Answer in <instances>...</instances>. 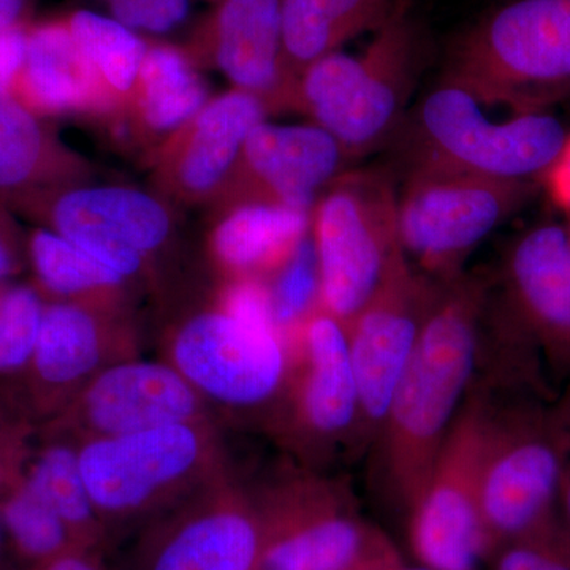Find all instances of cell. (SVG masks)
<instances>
[{"label": "cell", "instance_id": "obj_1", "mask_svg": "<svg viewBox=\"0 0 570 570\" xmlns=\"http://www.w3.org/2000/svg\"><path fill=\"white\" fill-rule=\"evenodd\" d=\"M489 295L482 277L464 273L439 284L393 393L377 445L384 489L406 515L478 377Z\"/></svg>", "mask_w": 570, "mask_h": 570}, {"label": "cell", "instance_id": "obj_2", "mask_svg": "<svg viewBox=\"0 0 570 570\" xmlns=\"http://www.w3.org/2000/svg\"><path fill=\"white\" fill-rule=\"evenodd\" d=\"M422 66V37L406 2L358 56L332 52L296 81L295 112L336 138L348 157L376 148L406 111Z\"/></svg>", "mask_w": 570, "mask_h": 570}, {"label": "cell", "instance_id": "obj_3", "mask_svg": "<svg viewBox=\"0 0 570 570\" xmlns=\"http://www.w3.org/2000/svg\"><path fill=\"white\" fill-rule=\"evenodd\" d=\"M444 80L485 105L539 111L570 91V0H509L456 40Z\"/></svg>", "mask_w": 570, "mask_h": 570}, {"label": "cell", "instance_id": "obj_4", "mask_svg": "<svg viewBox=\"0 0 570 570\" xmlns=\"http://www.w3.org/2000/svg\"><path fill=\"white\" fill-rule=\"evenodd\" d=\"M480 474L490 560L502 546L557 519L568 426L532 397L491 390Z\"/></svg>", "mask_w": 570, "mask_h": 570}, {"label": "cell", "instance_id": "obj_5", "mask_svg": "<svg viewBox=\"0 0 570 570\" xmlns=\"http://www.w3.org/2000/svg\"><path fill=\"white\" fill-rule=\"evenodd\" d=\"M82 478L105 531L176 508L202 489L216 444L205 422L97 438L78 445Z\"/></svg>", "mask_w": 570, "mask_h": 570}, {"label": "cell", "instance_id": "obj_6", "mask_svg": "<svg viewBox=\"0 0 570 570\" xmlns=\"http://www.w3.org/2000/svg\"><path fill=\"white\" fill-rule=\"evenodd\" d=\"M534 189V183L499 181L417 160L397 195L403 253L431 279H453L472 250L530 200Z\"/></svg>", "mask_w": 570, "mask_h": 570}, {"label": "cell", "instance_id": "obj_7", "mask_svg": "<svg viewBox=\"0 0 570 570\" xmlns=\"http://www.w3.org/2000/svg\"><path fill=\"white\" fill-rule=\"evenodd\" d=\"M311 234L321 272V306L348 330L403 250L397 194L389 176L341 175L314 205Z\"/></svg>", "mask_w": 570, "mask_h": 570}, {"label": "cell", "instance_id": "obj_8", "mask_svg": "<svg viewBox=\"0 0 570 570\" xmlns=\"http://www.w3.org/2000/svg\"><path fill=\"white\" fill-rule=\"evenodd\" d=\"M482 105L474 94L448 80L428 92L419 111L425 149L419 160L499 181L542 179L568 141L560 119L530 111L493 121Z\"/></svg>", "mask_w": 570, "mask_h": 570}, {"label": "cell", "instance_id": "obj_9", "mask_svg": "<svg viewBox=\"0 0 570 570\" xmlns=\"http://www.w3.org/2000/svg\"><path fill=\"white\" fill-rule=\"evenodd\" d=\"M257 505L264 528L258 570H365L400 554L363 519L343 480L299 475Z\"/></svg>", "mask_w": 570, "mask_h": 570}, {"label": "cell", "instance_id": "obj_10", "mask_svg": "<svg viewBox=\"0 0 570 570\" xmlns=\"http://www.w3.org/2000/svg\"><path fill=\"white\" fill-rule=\"evenodd\" d=\"M487 406L489 392L475 379L422 493L406 515L412 553L426 568L479 570L490 560L480 512Z\"/></svg>", "mask_w": 570, "mask_h": 570}, {"label": "cell", "instance_id": "obj_11", "mask_svg": "<svg viewBox=\"0 0 570 570\" xmlns=\"http://www.w3.org/2000/svg\"><path fill=\"white\" fill-rule=\"evenodd\" d=\"M18 214L69 239L127 281L151 275L179 227L176 206L156 193L118 184L66 187Z\"/></svg>", "mask_w": 570, "mask_h": 570}, {"label": "cell", "instance_id": "obj_12", "mask_svg": "<svg viewBox=\"0 0 570 570\" xmlns=\"http://www.w3.org/2000/svg\"><path fill=\"white\" fill-rule=\"evenodd\" d=\"M439 284L415 269L401 250L376 294L348 326L360 403L358 452L381 438L393 393L417 346Z\"/></svg>", "mask_w": 570, "mask_h": 570}, {"label": "cell", "instance_id": "obj_13", "mask_svg": "<svg viewBox=\"0 0 570 570\" xmlns=\"http://www.w3.org/2000/svg\"><path fill=\"white\" fill-rule=\"evenodd\" d=\"M171 365L198 395L232 409H255L283 396L287 343L275 328L246 324L219 307L184 321L171 341Z\"/></svg>", "mask_w": 570, "mask_h": 570}, {"label": "cell", "instance_id": "obj_14", "mask_svg": "<svg viewBox=\"0 0 570 570\" xmlns=\"http://www.w3.org/2000/svg\"><path fill=\"white\" fill-rule=\"evenodd\" d=\"M257 97L230 89L146 156L153 193L181 208H214L235 176L247 137L268 118Z\"/></svg>", "mask_w": 570, "mask_h": 570}, {"label": "cell", "instance_id": "obj_15", "mask_svg": "<svg viewBox=\"0 0 570 570\" xmlns=\"http://www.w3.org/2000/svg\"><path fill=\"white\" fill-rule=\"evenodd\" d=\"M296 332L303 358L285 385V436L314 461L344 449L358 452L360 403L346 326L321 306Z\"/></svg>", "mask_w": 570, "mask_h": 570}, {"label": "cell", "instance_id": "obj_16", "mask_svg": "<svg viewBox=\"0 0 570 570\" xmlns=\"http://www.w3.org/2000/svg\"><path fill=\"white\" fill-rule=\"evenodd\" d=\"M283 0H217L181 45L198 69H216L269 115L295 112L296 81L285 67Z\"/></svg>", "mask_w": 570, "mask_h": 570}, {"label": "cell", "instance_id": "obj_17", "mask_svg": "<svg viewBox=\"0 0 570 570\" xmlns=\"http://www.w3.org/2000/svg\"><path fill=\"white\" fill-rule=\"evenodd\" d=\"M205 400L174 365L116 360L86 382L59 422L82 441L204 422Z\"/></svg>", "mask_w": 570, "mask_h": 570}, {"label": "cell", "instance_id": "obj_18", "mask_svg": "<svg viewBox=\"0 0 570 570\" xmlns=\"http://www.w3.org/2000/svg\"><path fill=\"white\" fill-rule=\"evenodd\" d=\"M264 528L257 501L232 487L202 489L149 539L142 570H258Z\"/></svg>", "mask_w": 570, "mask_h": 570}, {"label": "cell", "instance_id": "obj_19", "mask_svg": "<svg viewBox=\"0 0 570 570\" xmlns=\"http://www.w3.org/2000/svg\"><path fill=\"white\" fill-rule=\"evenodd\" d=\"M347 159L336 138L316 124L264 121L247 137L235 176L213 212L239 202L313 209Z\"/></svg>", "mask_w": 570, "mask_h": 570}, {"label": "cell", "instance_id": "obj_20", "mask_svg": "<svg viewBox=\"0 0 570 570\" xmlns=\"http://www.w3.org/2000/svg\"><path fill=\"white\" fill-rule=\"evenodd\" d=\"M538 354L570 376V247L566 227L543 224L520 236L504 266V302Z\"/></svg>", "mask_w": 570, "mask_h": 570}, {"label": "cell", "instance_id": "obj_21", "mask_svg": "<svg viewBox=\"0 0 570 570\" xmlns=\"http://www.w3.org/2000/svg\"><path fill=\"white\" fill-rule=\"evenodd\" d=\"M122 311L47 302L39 341L28 370L29 387L41 412H61L89 379L110 365L122 326Z\"/></svg>", "mask_w": 570, "mask_h": 570}, {"label": "cell", "instance_id": "obj_22", "mask_svg": "<svg viewBox=\"0 0 570 570\" xmlns=\"http://www.w3.org/2000/svg\"><path fill=\"white\" fill-rule=\"evenodd\" d=\"M91 175L48 119L0 91V204L20 213L43 195L91 183Z\"/></svg>", "mask_w": 570, "mask_h": 570}, {"label": "cell", "instance_id": "obj_23", "mask_svg": "<svg viewBox=\"0 0 570 570\" xmlns=\"http://www.w3.org/2000/svg\"><path fill=\"white\" fill-rule=\"evenodd\" d=\"M208 100V82L181 45L146 40L132 97L122 118L110 126L112 137L148 156Z\"/></svg>", "mask_w": 570, "mask_h": 570}, {"label": "cell", "instance_id": "obj_24", "mask_svg": "<svg viewBox=\"0 0 570 570\" xmlns=\"http://www.w3.org/2000/svg\"><path fill=\"white\" fill-rule=\"evenodd\" d=\"M11 94L45 119H110L102 91L63 17L28 26L24 62Z\"/></svg>", "mask_w": 570, "mask_h": 570}, {"label": "cell", "instance_id": "obj_25", "mask_svg": "<svg viewBox=\"0 0 570 570\" xmlns=\"http://www.w3.org/2000/svg\"><path fill=\"white\" fill-rule=\"evenodd\" d=\"M214 213L208 249L228 279H266L311 232L313 209L239 202Z\"/></svg>", "mask_w": 570, "mask_h": 570}, {"label": "cell", "instance_id": "obj_26", "mask_svg": "<svg viewBox=\"0 0 570 570\" xmlns=\"http://www.w3.org/2000/svg\"><path fill=\"white\" fill-rule=\"evenodd\" d=\"M395 6V0H283L284 59L292 80L360 33L376 32Z\"/></svg>", "mask_w": 570, "mask_h": 570}, {"label": "cell", "instance_id": "obj_27", "mask_svg": "<svg viewBox=\"0 0 570 570\" xmlns=\"http://www.w3.org/2000/svg\"><path fill=\"white\" fill-rule=\"evenodd\" d=\"M28 262L41 295L51 302L124 311L126 277L50 228L36 227L26 236Z\"/></svg>", "mask_w": 570, "mask_h": 570}, {"label": "cell", "instance_id": "obj_28", "mask_svg": "<svg viewBox=\"0 0 570 570\" xmlns=\"http://www.w3.org/2000/svg\"><path fill=\"white\" fill-rule=\"evenodd\" d=\"M110 110L108 126L118 122L132 97L145 55L146 39L121 22L92 11L63 14Z\"/></svg>", "mask_w": 570, "mask_h": 570}, {"label": "cell", "instance_id": "obj_29", "mask_svg": "<svg viewBox=\"0 0 570 570\" xmlns=\"http://www.w3.org/2000/svg\"><path fill=\"white\" fill-rule=\"evenodd\" d=\"M22 475L61 517L82 550L99 546L107 531L82 478L78 445L50 442L26 463Z\"/></svg>", "mask_w": 570, "mask_h": 570}, {"label": "cell", "instance_id": "obj_30", "mask_svg": "<svg viewBox=\"0 0 570 570\" xmlns=\"http://www.w3.org/2000/svg\"><path fill=\"white\" fill-rule=\"evenodd\" d=\"M0 521L18 554L36 568L69 551L82 550L61 517L24 475L0 494Z\"/></svg>", "mask_w": 570, "mask_h": 570}, {"label": "cell", "instance_id": "obj_31", "mask_svg": "<svg viewBox=\"0 0 570 570\" xmlns=\"http://www.w3.org/2000/svg\"><path fill=\"white\" fill-rule=\"evenodd\" d=\"M273 317L284 337L296 332L321 307V272L313 234L295 247L294 253L266 277Z\"/></svg>", "mask_w": 570, "mask_h": 570}, {"label": "cell", "instance_id": "obj_32", "mask_svg": "<svg viewBox=\"0 0 570 570\" xmlns=\"http://www.w3.org/2000/svg\"><path fill=\"white\" fill-rule=\"evenodd\" d=\"M47 302L36 285L6 284L0 287V376L28 370Z\"/></svg>", "mask_w": 570, "mask_h": 570}, {"label": "cell", "instance_id": "obj_33", "mask_svg": "<svg viewBox=\"0 0 570 570\" xmlns=\"http://www.w3.org/2000/svg\"><path fill=\"white\" fill-rule=\"evenodd\" d=\"M493 570H570V532L560 517L493 554Z\"/></svg>", "mask_w": 570, "mask_h": 570}, {"label": "cell", "instance_id": "obj_34", "mask_svg": "<svg viewBox=\"0 0 570 570\" xmlns=\"http://www.w3.org/2000/svg\"><path fill=\"white\" fill-rule=\"evenodd\" d=\"M115 21L138 31L164 33L181 24L189 0H99Z\"/></svg>", "mask_w": 570, "mask_h": 570}, {"label": "cell", "instance_id": "obj_35", "mask_svg": "<svg viewBox=\"0 0 570 570\" xmlns=\"http://www.w3.org/2000/svg\"><path fill=\"white\" fill-rule=\"evenodd\" d=\"M28 261L26 236L14 223L13 212L0 204V287L10 284Z\"/></svg>", "mask_w": 570, "mask_h": 570}, {"label": "cell", "instance_id": "obj_36", "mask_svg": "<svg viewBox=\"0 0 570 570\" xmlns=\"http://www.w3.org/2000/svg\"><path fill=\"white\" fill-rule=\"evenodd\" d=\"M26 460L22 434L0 419V494L21 478L28 463Z\"/></svg>", "mask_w": 570, "mask_h": 570}, {"label": "cell", "instance_id": "obj_37", "mask_svg": "<svg viewBox=\"0 0 570 570\" xmlns=\"http://www.w3.org/2000/svg\"><path fill=\"white\" fill-rule=\"evenodd\" d=\"M29 24L0 32V91L11 94V89H13L22 62H24Z\"/></svg>", "mask_w": 570, "mask_h": 570}, {"label": "cell", "instance_id": "obj_38", "mask_svg": "<svg viewBox=\"0 0 570 570\" xmlns=\"http://www.w3.org/2000/svg\"><path fill=\"white\" fill-rule=\"evenodd\" d=\"M543 186L549 193L551 200L564 212L570 209V135L564 148L558 157L557 163L551 165L550 170L543 175Z\"/></svg>", "mask_w": 570, "mask_h": 570}, {"label": "cell", "instance_id": "obj_39", "mask_svg": "<svg viewBox=\"0 0 570 570\" xmlns=\"http://www.w3.org/2000/svg\"><path fill=\"white\" fill-rule=\"evenodd\" d=\"M32 0H0V32L29 24Z\"/></svg>", "mask_w": 570, "mask_h": 570}, {"label": "cell", "instance_id": "obj_40", "mask_svg": "<svg viewBox=\"0 0 570 570\" xmlns=\"http://www.w3.org/2000/svg\"><path fill=\"white\" fill-rule=\"evenodd\" d=\"M36 570H100L94 562L91 551L73 550L55 560L45 562Z\"/></svg>", "mask_w": 570, "mask_h": 570}, {"label": "cell", "instance_id": "obj_41", "mask_svg": "<svg viewBox=\"0 0 570 570\" xmlns=\"http://www.w3.org/2000/svg\"><path fill=\"white\" fill-rule=\"evenodd\" d=\"M564 420L566 426H568V450H566L564 469H562V478L560 485V497H558V504L562 509V523L566 524L570 532V423Z\"/></svg>", "mask_w": 570, "mask_h": 570}, {"label": "cell", "instance_id": "obj_42", "mask_svg": "<svg viewBox=\"0 0 570 570\" xmlns=\"http://www.w3.org/2000/svg\"><path fill=\"white\" fill-rule=\"evenodd\" d=\"M387 570H433L430 568H426V566L423 564H406L403 560L396 561L395 564L390 566Z\"/></svg>", "mask_w": 570, "mask_h": 570}, {"label": "cell", "instance_id": "obj_43", "mask_svg": "<svg viewBox=\"0 0 570 570\" xmlns=\"http://www.w3.org/2000/svg\"><path fill=\"white\" fill-rule=\"evenodd\" d=\"M401 557L397 554V557L392 558V560H387L384 562H379L376 566H371V568H367L365 570H387L390 566L395 564L396 561H400Z\"/></svg>", "mask_w": 570, "mask_h": 570}, {"label": "cell", "instance_id": "obj_44", "mask_svg": "<svg viewBox=\"0 0 570 570\" xmlns=\"http://www.w3.org/2000/svg\"><path fill=\"white\" fill-rule=\"evenodd\" d=\"M562 414V417H564L566 420H568V422L570 423V404H569V407L566 409V411H562L561 412Z\"/></svg>", "mask_w": 570, "mask_h": 570}, {"label": "cell", "instance_id": "obj_45", "mask_svg": "<svg viewBox=\"0 0 570 570\" xmlns=\"http://www.w3.org/2000/svg\"><path fill=\"white\" fill-rule=\"evenodd\" d=\"M6 532H3L2 521H0V547H2V540Z\"/></svg>", "mask_w": 570, "mask_h": 570}, {"label": "cell", "instance_id": "obj_46", "mask_svg": "<svg viewBox=\"0 0 570 570\" xmlns=\"http://www.w3.org/2000/svg\"><path fill=\"white\" fill-rule=\"evenodd\" d=\"M569 225L568 227H566V234H568V243H569V247H570V209H569Z\"/></svg>", "mask_w": 570, "mask_h": 570}]
</instances>
